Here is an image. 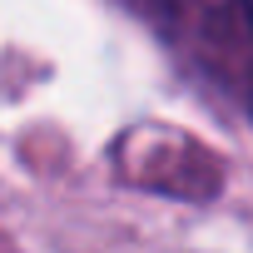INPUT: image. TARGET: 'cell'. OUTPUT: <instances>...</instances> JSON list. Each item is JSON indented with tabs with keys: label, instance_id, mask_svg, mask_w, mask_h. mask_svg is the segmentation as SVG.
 Returning a JSON list of instances; mask_svg holds the SVG:
<instances>
[{
	"label": "cell",
	"instance_id": "obj_1",
	"mask_svg": "<svg viewBox=\"0 0 253 253\" xmlns=\"http://www.w3.org/2000/svg\"><path fill=\"white\" fill-rule=\"evenodd\" d=\"M159 30L253 109V0H139Z\"/></svg>",
	"mask_w": 253,
	"mask_h": 253
}]
</instances>
